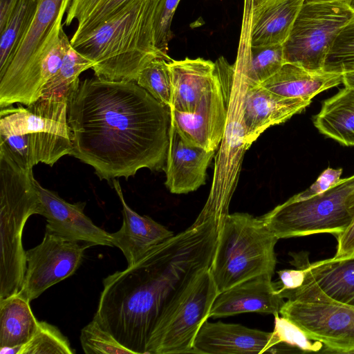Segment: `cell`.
<instances>
[{"label":"cell","mask_w":354,"mask_h":354,"mask_svg":"<svg viewBox=\"0 0 354 354\" xmlns=\"http://www.w3.org/2000/svg\"><path fill=\"white\" fill-rule=\"evenodd\" d=\"M348 1H351V2L353 3V1L354 0H348Z\"/></svg>","instance_id":"43"},{"label":"cell","mask_w":354,"mask_h":354,"mask_svg":"<svg viewBox=\"0 0 354 354\" xmlns=\"http://www.w3.org/2000/svg\"><path fill=\"white\" fill-rule=\"evenodd\" d=\"M80 342L84 352L87 354H134L120 344L95 317L82 329Z\"/></svg>","instance_id":"33"},{"label":"cell","mask_w":354,"mask_h":354,"mask_svg":"<svg viewBox=\"0 0 354 354\" xmlns=\"http://www.w3.org/2000/svg\"><path fill=\"white\" fill-rule=\"evenodd\" d=\"M265 274L243 281L222 292L215 299L209 317L218 318L244 313L279 314L285 301L277 292L279 283Z\"/></svg>","instance_id":"16"},{"label":"cell","mask_w":354,"mask_h":354,"mask_svg":"<svg viewBox=\"0 0 354 354\" xmlns=\"http://www.w3.org/2000/svg\"><path fill=\"white\" fill-rule=\"evenodd\" d=\"M305 0H256L252 46L283 44Z\"/></svg>","instance_id":"22"},{"label":"cell","mask_w":354,"mask_h":354,"mask_svg":"<svg viewBox=\"0 0 354 354\" xmlns=\"http://www.w3.org/2000/svg\"><path fill=\"white\" fill-rule=\"evenodd\" d=\"M310 102L281 96L261 85H247L243 106V142L246 147L267 129L302 112Z\"/></svg>","instance_id":"15"},{"label":"cell","mask_w":354,"mask_h":354,"mask_svg":"<svg viewBox=\"0 0 354 354\" xmlns=\"http://www.w3.org/2000/svg\"><path fill=\"white\" fill-rule=\"evenodd\" d=\"M30 302L18 292L0 299V348L21 346L35 333L39 321Z\"/></svg>","instance_id":"25"},{"label":"cell","mask_w":354,"mask_h":354,"mask_svg":"<svg viewBox=\"0 0 354 354\" xmlns=\"http://www.w3.org/2000/svg\"><path fill=\"white\" fill-rule=\"evenodd\" d=\"M313 121L326 137L344 146H354V88L345 86L324 100Z\"/></svg>","instance_id":"24"},{"label":"cell","mask_w":354,"mask_h":354,"mask_svg":"<svg viewBox=\"0 0 354 354\" xmlns=\"http://www.w3.org/2000/svg\"><path fill=\"white\" fill-rule=\"evenodd\" d=\"M168 62L162 57L153 59L140 71L136 82L160 103L169 108L171 80Z\"/></svg>","instance_id":"31"},{"label":"cell","mask_w":354,"mask_h":354,"mask_svg":"<svg viewBox=\"0 0 354 354\" xmlns=\"http://www.w3.org/2000/svg\"><path fill=\"white\" fill-rule=\"evenodd\" d=\"M180 0H160L155 19V42L157 48L167 57L169 42L174 35L171 25L174 12Z\"/></svg>","instance_id":"35"},{"label":"cell","mask_w":354,"mask_h":354,"mask_svg":"<svg viewBox=\"0 0 354 354\" xmlns=\"http://www.w3.org/2000/svg\"><path fill=\"white\" fill-rule=\"evenodd\" d=\"M290 263L308 270L319 289L328 297L354 308V255L310 263L306 252H291Z\"/></svg>","instance_id":"21"},{"label":"cell","mask_w":354,"mask_h":354,"mask_svg":"<svg viewBox=\"0 0 354 354\" xmlns=\"http://www.w3.org/2000/svg\"><path fill=\"white\" fill-rule=\"evenodd\" d=\"M274 326L268 342L266 352L315 353L321 352L323 344L310 339L297 324L285 317L275 314Z\"/></svg>","instance_id":"27"},{"label":"cell","mask_w":354,"mask_h":354,"mask_svg":"<svg viewBox=\"0 0 354 354\" xmlns=\"http://www.w3.org/2000/svg\"><path fill=\"white\" fill-rule=\"evenodd\" d=\"M277 241L260 217L243 212L227 214L210 267L218 292L257 276H273Z\"/></svg>","instance_id":"7"},{"label":"cell","mask_w":354,"mask_h":354,"mask_svg":"<svg viewBox=\"0 0 354 354\" xmlns=\"http://www.w3.org/2000/svg\"><path fill=\"white\" fill-rule=\"evenodd\" d=\"M335 237L337 245L334 258H345L354 255V217L348 227Z\"/></svg>","instance_id":"39"},{"label":"cell","mask_w":354,"mask_h":354,"mask_svg":"<svg viewBox=\"0 0 354 354\" xmlns=\"http://www.w3.org/2000/svg\"><path fill=\"white\" fill-rule=\"evenodd\" d=\"M71 156L101 180L128 178L143 168L164 170L169 108L133 81L77 80L68 96Z\"/></svg>","instance_id":"1"},{"label":"cell","mask_w":354,"mask_h":354,"mask_svg":"<svg viewBox=\"0 0 354 354\" xmlns=\"http://www.w3.org/2000/svg\"><path fill=\"white\" fill-rule=\"evenodd\" d=\"M271 334L239 324L207 320L195 338L194 348L196 354L263 353Z\"/></svg>","instance_id":"19"},{"label":"cell","mask_w":354,"mask_h":354,"mask_svg":"<svg viewBox=\"0 0 354 354\" xmlns=\"http://www.w3.org/2000/svg\"><path fill=\"white\" fill-rule=\"evenodd\" d=\"M104 0H72L67 10L64 24L70 26L73 21L78 24L86 19Z\"/></svg>","instance_id":"37"},{"label":"cell","mask_w":354,"mask_h":354,"mask_svg":"<svg viewBox=\"0 0 354 354\" xmlns=\"http://www.w3.org/2000/svg\"><path fill=\"white\" fill-rule=\"evenodd\" d=\"M32 169L18 162L0 143V299L21 289L26 269L23 231L43 209Z\"/></svg>","instance_id":"5"},{"label":"cell","mask_w":354,"mask_h":354,"mask_svg":"<svg viewBox=\"0 0 354 354\" xmlns=\"http://www.w3.org/2000/svg\"><path fill=\"white\" fill-rule=\"evenodd\" d=\"M342 169H326L317 180L306 190L290 198L292 201L308 199L320 194L336 185L341 180Z\"/></svg>","instance_id":"36"},{"label":"cell","mask_w":354,"mask_h":354,"mask_svg":"<svg viewBox=\"0 0 354 354\" xmlns=\"http://www.w3.org/2000/svg\"><path fill=\"white\" fill-rule=\"evenodd\" d=\"M352 6H353V8H354V1H353V3H352Z\"/></svg>","instance_id":"42"},{"label":"cell","mask_w":354,"mask_h":354,"mask_svg":"<svg viewBox=\"0 0 354 354\" xmlns=\"http://www.w3.org/2000/svg\"><path fill=\"white\" fill-rule=\"evenodd\" d=\"M354 217V175L301 201L290 198L260 218L278 239L342 232Z\"/></svg>","instance_id":"10"},{"label":"cell","mask_w":354,"mask_h":354,"mask_svg":"<svg viewBox=\"0 0 354 354\" xmlns=\"http://www.w3.org/2000/svg\"><path fill=\"white\" fill-rule=\"evenodd\" d=\"M342 75L344 85L354 88V71L344 73Z\"/></svg>","instance_id":"41"},{"label":"cell","mask_w":354,"mask_h":354,"mask_svg":"<svg viewBox=\"0 0 354 354\" xmlns=\"http://www.w3.org/2000/svg\"><path fill=\"white\" fill-rule=\"evenodd\" d=\"M324 70L342 74L354 71V17L334 41L327 54Z\"/></svg>","instance_id":"32"},{"label":"cell","mask_w":354,"mask_h":354,"mask_svg":"<svg viewBox=\"0 0 354 354\" xmlns=\"http://www.w3.org/2000/svg\"><path fill=\"white\" fill-rule=\"evenodd\" d=\"M286 63L282 44L252 46L244 77L247 85H260Z\"/></svg>","instance_id":"30"},{"label":"cell","mask_w":354,"mask_h":354,"mask_svg":"<svg viewBox=\"0 0 354 354\" xmlns=\"http://www.w3.org/2000/svg\"><path fill=\"white\" fill-rule=\"evenodd\" d=\"M72 0H39L32 22L6 69L0 73V108L28 106L41 97L46 57L59 42Z\"/></svg>","instance_id":"6"},{"label":"cell","mask_w":354,"mask_h":354,"mask_svg":"<svg viewBox=\"0 0 354 354\" xmlns=\"http://www.w3.org/2000/svg\"><path fill=\"white\" fill-rule=\"evenodd\" d=\"M305 270L301 287L277 292L288 299L279 314L297 324L310 339L321 342L322 353L354 354V308L326 296Z\"/></svg>","instance_id":"9"},{"label":"cell","mask_w":354,"mask_h":354,"mask_svg":"<svg viewBox=\"0 0 354 354\" xmlns=\"http://www.w3.org/2000/svg\"><path fill=\"white\" fill-rule=\"evenodd\" d=\"M214 151L187 143L170 126L169 140L164 171L165 183L172 194H187L205 184L207 167Z\"/></svg>","instance_id":"17"},{"label":"cell","mask_w":354,"mask_h":354,"mask_svg":"<svg viewBox=\"0 0 354 354\" xmlns=\"http://www.w3.org/2000/svg\"><path fill=\"white\" fill-rule=\"evenodd\" d=\"M219 294L210 267L185 281L163 308L150 335L147 354L195 353L194 343Z\"/></svg>","instance_id":"8"},{"label":"cell","mask_w":354,"mask_h":354,"mask_svg":"<svg viewBox=\"0 0 354 354\" xmlns=\"http://www.w3.org/2000/svg\"><path fill=\"white\" fill-rule=\"evenodd\" d=\"M122 205L123 223L115 232L110 233L112 244L125 257L128 266L138 261L148 251L174 233L148 216H141L126 203L120 182L112 180Z\"/></svg>","instance_id":"18"},{"label":"cell","mask_w":354,"mask_h":354,"mask_svg":"<svg viewBox=\"0 0 354 354\" xmlns=\"http://www.w3.org/2000/svg\"><path fill=\"white\" fill-rule=\"evenodd\" d=\"M90 247L46 231L41 243L26 251V269L19 295L31 301L73 274Z\"/></svg>","instance_id":"12"},{"label":"cell","mask_w":354,"mask_h":354,"mask_svg":"<svg viewBox=\"0 0 354 354\" xmlns=\"http://www.w3.org/2000/svg\"><path fill=\"white\" fill-rule=\"evenodd\" d=\"M1 354H73L66 337L55 326L39 322L37 328L25 344L12 348H1Z\"/></svg>","instance_id":"28"},{"label":"cell","mask_w":354,"mask_h":354,"mask_svg":"<svg viewBox=\"0 0 354 354\" xmlns=\"http://www.w3.org/2000/svg\"><path fill=\"white\" fill-rule=\"evenodd\" d=\"M216 250L214 238L200 226L174 234L104 279L93 317L134 354H147L163 308L194 273L211 267Z\"/></svg>","instance_id":"2"},{"label":"cell","mask_w":354,"mask_h":354,"mask_svg":"<svg viewBox=\"0 0 354 354\" xmlns=\"http://www.w3.org/2000/svg\"><path fill=\"white\" fill-rule=\"evenodd\" d=\"M160 0H132L97 29L75 41L72 47L94 63L96 77L136 82L140 71L162 57L156 47L155 19Z\"/></svg>","instance_id":"3"},{"label":"cell","mask_w":354,"mask_h":354,"mask_svg":"<svg viewBox=\"0 0 354 354\" xmlns=\"http://www.w3.org/2000/svg\"><path fill=\"white\" fill-rule=\"evenodd\" d=\"M93 66L92 61L76 51L71 44L59 69L45 86L41 97H68L71 88L80 80V75Z\"/></svg>","instance_id":"29"},{"label":"cell","mask_w":354,"mask_h":354,"mask_svg":"<svg viewBox=\"0 0 354 354\" xmlns=\"http://www.w3.org/2000/svg\"><path fill=\"white\" fill-rule=\"evenodd\" d=\"M171 80L170 110L193 112L219 75L216 64L201 57L168 62Z\"/></svg>","instance_id":"20"},{"label":"cell","mask_w":354,"mask_h":354,"mask_svg":"<svg viewBox=\"0 0 354 354\" xmlns=\"http://www.w3.org/2000/svg\"><path fill=\"white\" fill-rule=\"evenodd\" d=\"M132 0H104L82 22L78 24L71 41L77 40L97 29L115 16Z\"/></svg>","instance_id":"34"},{"label":"cell","mask_w":354,"mask_h":354,"mask_svg":"<svg viewBox=\"0 0 354 354\" xmlns=\"http://www.w3.org/2000/svg\"><path fill=\"white\" fill-rule=\"evenodd\" d=\"M342 75L324 70L310 71L298 64L286 62L260 85L286 97L311 101L319 93L342 84Z\"/></svg>","instance_id":"23"},{"label":"cell","mask_w":354,"mask_h":354,"mask_svg":"<svg viewBox=\"0 0 354 354\" xmlns=\"http://www.w3.org/2000/svg\"><path fill=\"white\" fill-rule=\"evenodd\" d=\"M279 278L277 292L293 290L301 287L306 278V272L304 269H284L277 272Z\"/></svg>","instance_id":"38"},{"label":"cell","mask_w":354,"mask_h":354,"mask_svg":"<svg viewBox=\"0 0 354 354\" xmlns=\"http://www.w3.org/2000/svg\"><path fill=\"white\" fill-rule=\"evenodd\" d=\"M46 219V231L73 241H82L91 247L113 246L110 233L95 225L84 214L86 203H70L35 181Z\"/></svg>","instance_id":"14"},{"label":"cell","mask_w":354,"mask_h":354,"mask_svg":"<svg viewBox=\"0 0 354 354\" xmlns=\"http://www.w3.org/2000/svg\"><path fill=\"white\" fill-rule=\"evenodd\" d=\"M19 0H0V32L6 26Z\"/></svg>","instance_id":"40"},{"label":"cell","mask_w":354,"mask_h":354,"mask_svg":"<svg viewBox=\"0 0 354 354\" xmlns=\"http://www.w3.org/2000/svg\"><path fill=\"white\" fill-rule=\"evenodd\" d=\"M39 0H19L6 26L0 32V73L3 72L30 28Z\"/></svg>","instance_id":"26"},{"label":"cell","mask_w":354,"mask_h":354,"mask_svg":"<svg viewBox=\"0 0 354 354\" xmlns=\"http://www.w3.org/2000/svg\"><path fill=\"white\" fill-rule=\"evenodd\" d=\"M218 79L202 96L193 112L170 110L171 125L188 144L214 151L225 131L227 109L224 84L228 63L223 57L215 62Z\"/></svg>","instance_id":"13"},{"label":"cell","mask_w":354,"mask_h":354,"mask_svg":"<svg viewBox=\"0 0 354 354\" xmlns=\"http://www.w3.org/2000/svg\"><path fill=\"white\" fill-rule=\"evenodd\" d=\"M353 17L350 1L305 0L283 44L286 62L310 71L324 70L334 41Z\"/></svg>","instance_id":"11"},{"label":"cell","mask_w":354,"mask_h":354,"mask_svg":"<svg viewBox=\"0 0 354 354\" xmlns=\"http://www.w3.org/2000/svg\"><path fill=\"white\" fill-rule=\"evenodd\" d=\"M68 97H41L24 107L0 111V143L21 165L32 169L39 162L52 167L72 152L68 123Z\"/></svg>","instance_id":"4"}]
</instances>
